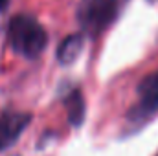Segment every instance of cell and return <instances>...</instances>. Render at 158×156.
Segmentation results:
<instances>
[{
	"label": "cell",
	"mask_w": 158,
	"mask_h": 156,
	"mask_svg": "<svg viewBox=\"0 0 158 156\" xmlns=\"http://www.w3.org/2000/svg\"><path fill=\"white\" fill-rule=\"evenodd\" d=\"M9 42L13 50L28 59H35L46 48V31L30 15H15L9 20Z\"/></svg>",
	"instance_id": "1"
},
{
	"label": "cell",
	"mask_w": 158,
	"mask_h": 156,
	"mask_svg": "<svg viewBox=\"0 0 158 156\" xmlns=\"http://www.w3.org/2000/svg\"><path fill=\"white\" fill-rule=\"evenodd\" d=\"M158 112V72L147 76L138 86V99L129 110L132 123H143Z\"/></svg>",
	"instance_id": "3"
},
{
	"label": "cell",
	"mask_w": 158,
	"mask_h": 156,
	"mask_svg": "<svg viewBox=\"0 0 158 156\" xmlns=\"http://www.w3.org/2000/svg\"><path fill=\"white\" fill-rule=\"evenodd\" d=\"M83 46H85V37H83V33H74V35H70L68 39H64L59 44V48H57V61H59L61 64H64V66L76 63L77 57L81 55Z\"/></svg>",
	"instance_id": "5"
},
{
	"label": "cell",
	"mask_w": 158,
	"mask_h": 156,
	"mask_svg": "<svg viewBox=\"0 0 158 156\" xmlns=\"http://www.w3.org/2000/svg\"><path fill=\"white\" fill-rule=\"evenodd\" d=\"M119 0H81L77 6V20L81 30L98 37L103 33L118 17Z\"/></svg>",
	"instance_id": "2"
},
{
	"label": "cell",
	"mask_w": 158,
	"mask_h": 156,
	"mask_svg": "<svg viewBox=\"0 0 158 156\" xmlns=\"http://www.w3.org/2000/svg\"><path fill=\"white\" fill-rule=\"evenodd\" d=\"M7 4H9V0H0V11H2V9L7 6Z\"/></svg>",
	"instance_id": "7"
},
{
	"label": "cell",
	"mask_w": 158,
	"mask_h": 156,
	"mask_svg": "<svg viewBox=\"0 0 158 156\" xmlns=\"http://www.w3.org/2000/svg\"><path fill=\"white\" fill-rule=\"evenodd\" d=\"M30 114L24 112H2L0 114V153L15 145L20 134L30 125Z\"/></svg>",
	"instance_id": "4"
},
{
	"label": "cell",
	"mask_w": 158,
	"mask_h": 156,
	"mask_svg": "<svg viewBox=\"0 0 158 156\" xmlns=\"http://www.w3.org/2000/svg\"><path fill=\"white\" fill-rule=\"evenodd\" d=\"M64 107L68 110V121L74 127H79L85 119V101L79 90H74L72 94H68V97L64 99Z\"/></svg>",
	"instance_id": "6"
}]
</instances>
